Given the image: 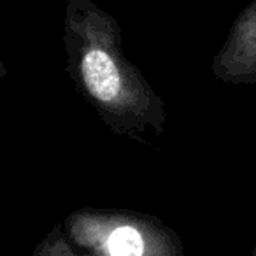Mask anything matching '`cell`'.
<instances>
[{"label":"cell","instance_id":"cell-5","mask_svg":"<svg viewBox=\"0 0 256 256\" xmlns=\"http://www.w3.org/2000/svg\"><path fill=\"white\" fill-rule=\"evenodd\" d=\"M8 76V67H6V64L2 60H0V79L6 78Z\"/></svg>","mask_w":256,"mask_h":256},{"label":"cell","instance_id":"cell-3","mask_svg":"<svg viewBox=\"0 0 256 256\" xmlns=\"http://www.w3.org/2000/svg\"><path fill=\"white\" fill-rule=\"evenodd\" d=\"M210 72L224 84H256V0L234 20L226 39L212 56Z\"/></svg>","mask_w":256,"mask_h":256},{"label":"cell","instance_id":"cell-1","mask_svg":"<svg viewBox=\"0 0 256 256\" xmlns=\"http://www.w3.org/2000/svg\"><path fill=\"white\" fill-rule=\"evenodd\" d=\"M64 50L76 92L116 136H164L165 102L123 51L118 20L93 0H67Z\"/></svg>","mask_w":256,"mask_h":256},{"label":"cell","instance_id":"cell-4","mask_svg":"<svg viewBox=\"0 0 256 256\" xmlns=\"http://www.w3.org/2000/svg\"><path fill=\"white\" fill-rule=\"evenodd\" d=\"M32 256H88L84 251L72 244L65 234L64 224H54L34 248Z\"/></svg>","mask_w":256,"mask_h":256},{"label":"cell","instance_id":"cell-6","mask_svg":"<svg viewBox=\"0 0 256 256\" xmlns=\"http://www.w3.org/2000/svg\"><path fill=\"white\" fill-rule=\"evenodd\" d=\"M251 256H256V246H254V249L251 251Z\"/></svg>","mask_w":256,"mask_h":256},{"label":"cell","instance_id":"cell-2","mask_svg":"<svg viewBox=\"0 0 256 256\" xmlns=\"http://www.w3.org/2000/svg\"><path fill=\"white\" fill-rule=\"evenodd\" d=\"M62 224L72 244L88 256H186L181 235L140 210L82 207Z\"/></svg>","mask_w":256,"mask_h":256}]
</instances>
